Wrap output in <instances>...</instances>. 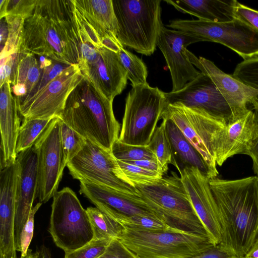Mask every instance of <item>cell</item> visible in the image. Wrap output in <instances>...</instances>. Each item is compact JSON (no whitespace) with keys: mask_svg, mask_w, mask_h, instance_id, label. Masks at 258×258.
Instances as JSON below:
<instances>
[{"mask_svg":"<svg viewBox=\"0 0 258 258\" xmlns=\"http://www.w3.org/2000/svg\"><path fill=\"white\" fill-rule=\"evenodd\" d=\"M73 0H37L24 20L19 52L44 56L69 66L81 58Z\"/></svg>","mask_w":258,"mask_h":258,"instance_id":"1","label":"cell"},{"mask_svg":"<svg viewBox=\"0 0 258 258\" xmlns=\"http://www.w3.org/2000/svg\"><path fill=\"white\" fill-rule=\"evenodd\" d=\"M209 185L218 211L220 245L243 257L258 238V176L233 180L216 177Z\"/></svg>","mask_w":258,"mask_h":258,"instance_id":"2","label":"cell"},{"mask_svg":"<svg viewBox=\"0 0 258 258\" xmlns=\"http://www.w3.org/2000/svg\"><path fill=\"white\" fill-rule=\"evenodd\" d=\"M60 118L86 139L111 152L120 124L113 101L98 93L84 78L68 97Z\"/></svg>","mask_w":258,"mask_h":258,"instance_id":"3","label":"cell"},{"mask_svg":"<svg viewBox=\"0 0 258 258\" xmlns=\"http://www.w3.org/2000/svg\"><path fill=\"white\" fill-rule=\"evenodd\" d=\"M117 239L137 258H190L217 245L210 237L173 228L122 227Z\"/></svg>","mask_w":258,"mask_h":258,"instance_id":"4","label":"cell"},{"mask_svg":"<svg viewBox=\"0 0 258 258\" xmlns=\"http://www.w3.org/2000/svg\"><path fill=\"white\" fill-rule=\"evenodd\" d=\"M135 187L144 202L170 227L212 238L195 212L180 176L176 172H171L153 184Z\"/></svg>","mask_w":258,"mask_h":258,"instance_id":"5","label":"cell"},{"mask_svg":"<svg viewBox=\"0 0 258 258\" xmlns=\"http://www.w3.org/2000/svg\"><path fill=\"white\" fill-rule=\"evenodd\" d=\"M120 43L150 56L157 47L162 27L160 0H112Z\"/></svg>","mask_w":258,"mask_h":258,"instance_id":"6","label":"cell"},{"mask_svg":"<svg viewBox=\"0 0 258 258\" xmlns=\"http://www.w3.org/2000/svg\"><path fill=\"white\" fill-rule=\"evenodd\" d=\"M167 105L165 92L148 83L132 87L125 99L118 140L147 146Z\"/></svg>","mask_w":258,"mask_h":258,"instance_id":"7","label":"cell"},{"mask_svg":"<svg viewBox=\"0 0 258 258\" xmlns=\"http://www.w3.org/2000/svg\"><path fill=\"white\" fill-rule=\"evenodd\" d=\"M52 198L48 231L56 246L67 252L91 241L94 237L92 224L75 192L66 187Z\"/></svg>","mask_w":258,"mask_h":258,"instance_id":"8","label":"cell"},{"mask_svg":"<svg viewBox=\"0 0 258 258\" xmlns=\"http://www.w3.org/2000/svg\"><path fill=\"white\" fill-rule=\"evenodd\" d=\"M67 167L71 176L80 182L140 196L137 188L126 178L112 153L88 139H86L83 149Z\"/></svg>","mask_w":258,"mask_h":258,"instance_id":"9","label":"cell"},{"mask_svg":"<svg viewBox=\"0 0 258 258\" xmlns=\"http://www.w3.org/2000/svg\"><path fill=\"white\" fill-rule=\"evenodd\" d=\"M166 26L194 37L200 42L222 44L243 60L258 56V32L237 18L225 23L177 19L170 21Z\"/></svg>","mask_w":258,"mask_h":258,"instance_id":"10","label":"cell"},{"mask_svg":"<svg viewBox=\"0 0 258 258\" xmlns=\"http://www.w3.org/2000/svg\"><path fill=\"white\" fill-rule=\"evenodd\" d=\"M162 118L172 121L197 150L210 168L218 174L215 156V144L224 123L205 111L185 106L180 103L169 104Z\"/></svg>","mask_w":258,"mask_h":258,"instance_id":"11","label":"cell"},{"mask_svg":"<svg viewBox=\"0 0 258 258\" xmlns=\"http://www.w3.org/2000/svg\"><path fill=\"white\" fill-rule=\"evenodd\" d=\"M59 117L53 118L34 145L37 154V190L39 202L45 203L57 191L66 163Z\"/></svg>","mask_w":258,"mask_h":258,"instance_id":"12","label":"cell"},{"mask_svg":"<svg viewBox=\"0 0 258 258\" xmlns=\"http://www.w3.org/2000/svg\"><path fill=\"white\" fill-rule=\"evenodd\" d=\"M79 64L71 65L33 98L18 106L23 119L60 117L67 100L84 79Z\"/></svg>","mask_w":258,"mask_h":258,"instance_id":"13","label":"cell"},{"mask_svg":"<svg viewBox=\"0 0 258 258\" xmlns=\"http://www.w3.org/2000/svg\"><path fill=\"white\" fill-rule=\"evenodd\" d=\"M165 95L167 105L180 103L203 110L225 124L238 118L211 79L202 73L180 90Z\"/></svg>","mask_w":258,"mask_h":258,"instance_id":"14","label":"cell"},{"mask_svg":"<svg viewBox=\"0 0 258 258\" xmlns=\"http://www.w3.org/2000/svg\"><path fill=\"white\" fill-rule=\"evenodd\" d=\"M79 66L84 78L110 101L126 87L127 74L117 51L103 46L91 61H81Z\"/></svg>","mask_w":258,"mask_h":258,"instance_id":"15","label":"cell"},{"mask_svg":"<svg viewBox=\"0 0 258 258\" xmlns=\"http://www.w3.org/2000/svg\"><path fill=\"white\" fill-rule=\"evenodd\" d=\"M200 42L190 35L163 26L157 42L170 71L172 92L177 91L196 78L201 72L190 61L187 47Z\"/></svg>","mask_w":258,"mask_h":258,"instance_id":"16","label":"cell"},{"mask_svg":"<svg viewBox=\"0 0 258 258\" xmlns=\"http://www.w3.org/2000/svg\"><path fill=\"white\" fill-rule=\"evenodd\" d=\"M179 173L198 216L216 243L220 244L222 232L210 179L195 167H185Z\"/></svg>","mask_w":258,"mask_h":258,"instance_id":"17","label":"cell"},{"mask_svg":"<svg viewBox=\"0 0 258 258\" xmlns=\"http://www.w3.org/2000/svg\"><path fill=\"white\" fill-rule=\"evenodd\" d=\"M19 172L16 193L15 242L20 252V236L37 197V154L34 146L17 156Z\"/></svg>","mask_w":258,"mask_h":258,"instance_id":"18","label":"cell"},{"mask_svg":"<svg viewBox=\"0 0 258 258\" xmlns=\"http://www.w3.org/2000/svg\"><path fill=\"white\" fill-rule=\"evenodd\" d=\"M187 55L192 64L211 79L237 118L248 112V105L258 95V90L226 74L208 59L198 57L188 50Z\"/></svg>","mask_w":258,"mask_h":258,"instance_id":"19","label":"cell"},{"mask_svg":"<svg viewBox=\"0 0 258 258\" xmlns=\"http://www.w3.org/2000/svg\"><path fill=\"white\" fill-rule=\"evenodd\" d=\"M79 192L105 213L113 212L128 216L139 215L161 219L141 196L126 195L82 182H80Z\"/></svg>","mask_w":258,"mask_h":258,"instance_id":"20","label":"cell"},{"mask_svg":"<svg viewBox=\"0 0 258 258\" xmlns=\"http://www.w3.org/2000/svg\"><path fill=\"white\" fill-rule=\"evenodd\" d=\"M257 123L254 111L225 124L219 132L215 144L217 165L222 166L229 158L239 154H245Z\"/></svg>","mask_w":258,"mask_h":258,"instance_id":"21","label":"cell"},{"mask_svg":"<svg viewBox=\"0 0 258 258\" xmlns=\"http://www.w3.org/2000/svg\"><path fill=\"white\" fill-rule=\"evenodd\" d=\"M1 169L14 163L17 158L16 144L20 128L17 100L10 83L0 87Z\"/></svg>","mask_w":258,"mask_h":258,"instance_id":"22","label":"cell"},{"mask_svg":"<svg viewBox=\"0 0 258 258\" xmlns=\"http://www.w3.org/2000/svg\"><path fill=\"white\" fill-rule=\"evenodd\" d=\"M76 8L92 25L103 46L120 43L112 0H73Z\"/></svg>","mask_w":258,"mask_h":258,"instance_id":"23","label":"cell"},{"mask_svg":"<svg viewBox=\"0 0 258 258\" xmlns=\"http://www.w3.org/2000/svg\"><path fill=\"white\" fill-rule=\"evenodd\" d=\"M178 11L194 16L199 20L216 23L233 21L237 1L165 0Z\"/></svg>","mask_w":258,"mask_h":258,"instance_id":"24","label":"cell"},{"mask_svg":"<svg viewBox=\"0 0 258 258\" xmlns=\"http://www.w3.org/2000/svg\"><path fill=\"white\" fill-rule=\"evenodd\" d=\"M165 119L176 160L183 166L182 169L185 167L197 168L209 179L216 177L218 174L210 168L177 126L171 120Z\"/></svg>","mask_w":258,"mask_h":258,"instance_id":"25","label":"cell"},{"mask_svg":"<svg viewBox=\"0 0 258 258\" xmlns=\"http://www.w3.org/2000/svg\"><path fill=\"white\" fill-rule=\"evenodd\" d=\"M21 53L12 91L17 101L26 97L39 81L47 57Z\"/></svg>","mask_w":258,"mask_h":258,"instance_id":"26","label":"cell"},{"mask_svg":"<svg viewBox=\"0 0 258 258\" xmlns=\"http://www.w3.org/2000/svg\"><path fill=\"white\" fill-rule=\"evenodd\" d=\"M147 146L155 156L164 174L168 172L170 164L180 172L167 132L166 119L163 118L160 124L157 127Z\"/></svg>","mask_w":258,"mask_h":258,"instance_id":"27","label":"cell"},{"mask_svg":"<svg viewBox=\"0 0 258 258\" xmlns=\"http://www.w3.org/2000/svg\"><path fill=\"white\" fill-rule=\"evenodd\" d=\"M96 239L117 238L122 226L97 207L86 209Z\"/></svg>","mask_w":258,"mask_h":258,"instance_id":"28","label":"cell"},{"mask_svg":"<svg viewBox=\"0 0 258 258\" xmlns=\"http://www.w3.org/2000/svg\"><path fill=\"white\" fill-rule=\"evenodd\" d=\"M53 118L23 119L17 141V155L34 146Z\"/></svg>","mask_w":258,"mask_h":258,"instance_id":"29","label":"cell"},{"mask_svg":"<svg viewBox=\"0 0 258 258\" xmlns=\"http://www.w3.org/2000/svg\"><path fill=\"white\" fill-rule=\"evenodd\" d=\"M118 55L132 87L148 84L147 68L141 58L124 46L119 48Z\"/></svg>","mask_w":258,"mask_h":258,"instance_id":"30","label":"cell"},{"mask_svg":"<svg viewBox=\"0 0 258 258\" xmlns=\"http://www.w3.org/2000/svg\"><path fill=\"white\" fill-rule=\"evenodd\" d=\"M232 76L248 86L258 90V56L243 60L238 63ZM250 104L258 116V95L253 99Z\"/></svg>","mask_w":258,"mask_h":258,"instance_id":"31","label":"cell"},{"mask_svg":"<svg viewBox=\"0 0 258 258\" xmlns=\"http://www.w3.org/2000/svg\"><path fill=\"white\" fill-rule=\"evenodd\" d=\"M105 214L122 227L149 230H166L172 228L163 220L154 217L139 215L128 216L113 212Z\"/></svg>","mask_w":258,"mask_h":258,"instance_id":"32","label":"cell"},{"mask_svg":"<svg viewBox=\"0 0 258 258\" xmlns=\"http://www.w3.org/2000/svg\"><path fill=\"white\" fill-rule=\"evenodd\" d=\"M5 19L8 25V35L5 46L1 50V59L19 52L23 35V18L8 15Z\"/></svg>","mask_w":258,"mask_h":258,"instance_id":"33","label":"cell"},{"mask_svg":"<svg viewBox=\"0 0 258 258\" xmlns=\"http://www.w3.org/2000/svg\"><path fill=\"white\" fill-rule=\"evenodd\" d=\"M123 174L128 181L136 185H149L159 181L164 174L161 172L150 170L121 161L117 160Z\"/></svg>","mask_w":258,"mask_h":258,"instance_id":"34","label":"cell"},{"mask_svg":"<svg viewBox=\"0 0 258 258\" xmlns=\"http://www.w3.org/2000/svg\"><path fill=\"white\" fill-rule=\"evenodd\" d=\"M111 153L117 160L138 161L156 160L148 146H137L126 144L117 140L113 144Z\"/></svg>","mask_w":258,"mask_h":258,"instance_id":"35","label":"cell"},{"mask_svg":"<svg viewBox=\"0 0 258 258\" xmlns=\"http://www.w3.org/2000/svg\"><path fill=\"white\" fill-rule=\"evenodd\" d=\"M61 142L66 164L83 149L86 139L77 133L61 119L60 121Z\"/></svg>","mask_w":258,"mask_h":258,"instance_id":"36","label":"cell"},{"mask_svg":"<svg viewBox=\"0 0 258 258\" xmlns=\"http://www.w3.org/2000/svg\"><path fill=\"white\" fill-rule=\"evenodd\" d=\"M69 66V65L59 63L48 58L39 82L26 97L17 101L18 106L28 101L33 98L51 80L59 75Z\"/></svg>","mask_w":258,"mask_h":258,"instance_id":"37","label":"cell"},{"mask_svg":"<svg viewBox=\"0 0 258 258\" xmlns=\"http://www.w3.org/2000/svg\"><path fill=\"white\" fill-rule=\"evenodd\" d=\"M111 240L93 239L81 248L65 252L64 258H97L105 251Z\"/></svg>","mask_w":258,"mask_h":258,"instance_id":"38","label":"cell"},{"mask_svg":"<svg viewBox=\"0 0 258 258\" xmlns=\"http://www.w3.org/2000/svg\"><path fill=\"white\" fill-rule=\"evenodd\" d=\"M21 55L18 52L1 59L0 87L7 82L11 85L14 83Z\"/></svg>","mask_w":258,"mask_h":258,"instance_id":"39","label":"cell"},{"mask_svg":"<svg viewBox=\"0 0 258 258\" xmlns=\"http://www.w3.org/2000/svg\"><path fill=\"white\" fill-rule=\"evenodd\" d=\"M37 0H8L6 16L20 17L24 20L33 13Z\"/></svg>","mask_w":258,"mask_h":258,"instance_id":"40","label":"cell"},{"mask_svg":"<svg viewBox=\"0 0 258 258\" xmlns=\"http://www.w3.org/2000/svg\"><path fill=\"white\" fill-rule=\"evenodd\" d=\"M42 204V203L39 202L32 208L28 219L22 229L20 236L21 256H25L27 254L29 247L33 236L34 216Z\"/></svg>","mask_w":258,"mask_h":258,"instance_id":"41","label":"cell"},{"mask_svg":"<svg viewBox=\"0 0 258 258\" xmlns=\"http://www.w3.org/2000/svg\"><path fill=\"white\" fill-rule=\"evenodd\" d=\"M97 258H137L119 239H112L105 251Z\"/></svg>","mask_w":258,"mask_h":258,"instance_id":"42","label":"cell"},{"mask_svg":"<svg viewBox=\"0 0 258 258\" xmlns=\"http://www.w3.org/2000/svg\"><path fill=\"white\" fill-rule=\"evenodd\" d=\"M235 18L247 24L258 32V11L245 6L238 1L234 8Z\"/></svg>","mask_w":258,"mask_h":258,"instance_id":"43","label":"cell"},{"mask_svg":"<svg viewBox=\"0 0 258 258\" xmlns=\"http://www.w3.org/2000/svg\"><path fill=\"white\" fill-rule=\"evenodd\" d=\"M190 258H237L220 244L215 245Z\"/></svg>","mask_w":258,"mask_h":258,"instance_id":"44","label":"cell"},{"mask_svg":"<svg viewBox=\"0 0 258 258\" xmlns=\"http://www.w3.org/2000/svg\"><path fill=\"white\" fill-rule=\"evenodd\" d=\"M257 117V123L246 155L251 157L254 172L258 176V116Z\"/></svg>","mask_w":258,"mask_h":258,"instance_id":"45","label":"cell"},{"mask_svg":"<svg viewBox=\"0 0 258 258\" xmlns=\"http://www.w3.org/2000/svg\"><path fill=\"white\" fill-rule=\"evenodd\" d=\"M123 162L150 170L161 172L164 174L161 167L156 160L125 161Z\"/></svg>","mask_w":258,"mask_h":258,"instance_id":"46","label":"cell"},{"mask_svg":"<svg viewBox=\"0 0 258 258\" xmlns=\"http://www.w3.org/2000/svg\"><path fill=\"white\" fill-rule=\"evenodd\" d=\"M0 29V44L1 50L6 45L8 35V25L5 18L1 19Z\"/></svg>","mask_w":258,"mask_h":258,"instance_id":"47","label":"cell"},{"mask_svg":"<svg viewBox=\"0 0 258 258\" xmlns=\"http://www.w3.org/2000/svg\"><path fill=\"white\" fill-rule=\"evenodd\" d=\"M243 258H258V238Z\"/></svg>","mask_w":258,"mask_h":258,"instance_id":"48","label":"cell"},{"mask_svg":"<svg viewBox=\"0 0 258 258\" xmlns=\"http://www.w3.org/2000/svg\"><path fill=\"white\" fill-rule=\"evenodd\" d=\"M8 0H0V19L6 17Z\"/></svg>","mask_w":258,"mask_h":258,"instance_id":"49","label":"cell"},{"mask_svg":"<svg viewBox=\"0 0 258 258\" xmlns=\"http://www.w3.org/2000/svg\"><path fill=\"white\" fill-rule=\"evenodd\" d=\"M39 251L41 258H52L50 250L45 246H42Z\"/></svg>","mask_w":258,"mask_h":258,"instance_id":"50","label":"cell"},{"mask_svg":"<svg viewBox=\"0 0 258 258\" xmlns=\"http://www.w3.org/2000/svg\"><path fill=\"white\" fill-rule=\"evenodd\" d=\"M20 258H41L39 251L33 252L31 249H29L27 254L25 256H21Z\"/></svg>","mask_w":258,"mask_h":258,"instance_id":"51","label":"cell"},{"mask_svg":"<svg viewBox=\"0 0 258 258\" xmlns=\"http://www.w3.org/2000/svg\"><path fill=\"white\" fill-rule=\"evenodd\" d=\"M237 258H238V257H237ZM241 258H243V257H241Z\"/></svg>","mask_w":258,"mask_h":258,"instance_id":"52","label":"cell"}]
</instances>
